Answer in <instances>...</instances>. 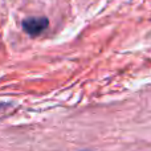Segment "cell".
Segmentation results:
<instances>
[{
    "mask_svg": "<svg viewBox=\"0 0 151 151\" xmlns=\"http://www.w3.org/2000/svg\"><path fill=\"white\" fill-rule=\"evenodd\" d=\"M82 151H90V150H82Z\"/></svg>",
    "mask_w": 151,
    "mask_h": 151,
    "instance_id": "cell-3",
    "label": "cell"
},
{
    "mask_svg": "<svg viewBox=\"0 0 151 151\" xmlns=\"http://www.w3.org/2000/svg\"><path fill=\"white\" fill-rule=\"evenodd\" d=\"M4 106H7V104H0V107H4Z\"/></svg>",
    "mask_w": 151,
    "mask_h": 151,
    "instance_id": "cell-2",
    "label": "cell"
},
{
    "mask_svg": "<svg viewBox=\"0 0 151 151\" xmlns=\"http://www.w3.org/2000/svg\"><path fill=\"white\" fill-rule=\"evenodd\" d=\"M49 25V21L47 17H40V16H32L23 21V29L29 36H39L40 33L45 31Z\"/></svg>",
    "mask_w": 151,
    "mask_h": 151,
    "instance_id": "cell-1",
    "label": "cell"
}]
</instances>
